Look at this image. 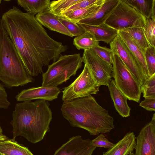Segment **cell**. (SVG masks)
Instances as JSON below:
<instances>
[{
	"instance_id": "f546056e",
	"label": "cell",
	"mask_w": 155,
	"mask_h": 155,
	"mask_svg": "<svg viewBox=\"0 0 155 155\" xmlns=\"http://www.w3.org/2000/svg\"><path fill=\"white\" fill-rule=\"evenodd\" d=\"M58 16L59 20L74 36H77L82 34L85 32L77 23L68 20L61 16Z\"/></svg>"
},
{
	"instance_id": "484cf974",
	"label": "cell",
	"mask_w": 155,
	"mask_h": 155,
	"mask_svg": "<svg viewBox=\"0 0 155 155\" xmlns=\"http://www.w3.org/2000/svg\"><path fill=\"white\" fill-rule=\"evenodd\" d=\"M79 0H59L51 2L49 11L58 16H60L63 12Z\"/></svg>"
},
{
	"instance_id": "2e32d148",
	"label": "cell",
	"mask_w": 155,
	"mask_h": 155,
	"mask_svg": "<svg viewBox=\"0 0 155 155\" xmlns=\"http://www.w3.org/2000/svg\"><path fill=\"white\" fill-rule=\"evenodd\" d=\"M35 17L40 24L49 30L70 37H74L59 20L58 16L49 10L38 13Z\"/></svg>"
},
{
	"instance_id": "ab89813d",
	"label": "cell",
	"mask_w": 155,
	"mask_h": 155,
	"mask_svg": "<svg viewBox=\"0 0 155 155\" xmlns=\"http://www.w3.org/2000/svg\"><path fill=\"white\" fill-rule=\"evenodd\" d=\"M0 155H3V154H2L0 153Z\"/></svg>"
},
{
	"instance_id": "30bf717a",
	"label": "cell",
	"mask_w": 155,
	"mask_h": 155,
	"mask_svg": "<svg viewBox=\"0 0 155 155\" xmlns=\"http://www.w3.org/2000/svg\"><path fill=\"white\" fill-rule=\"evenodd\" d=\"M113 54L116 55L129 70L140 86L145 80L141 69L137 60L121 38L117 35L110 43Z\"/></svg>"
},
{
	"instance_id": "d590c367",
	"label": "cell",
	"mask_w": 155,
	"mask_h": 155,
	"mask_svg": "<svg viewBox=\"0 0 155 155\" xmlns=\"http://www.w3.org/2000/svg\"><path fill=\"white\" fill-rule=\"evenodd\" d=\"M7 139V137L3 134L0 135V142L5 140Z\"/></svg>"
},
{
	"instance_id": "d4e9b609",
	"label": "cell",
	"mask_w": 155,
	"mask_h": 155,
	"mask_svg": "<svg viewBox=\"0 0 155 155\" xmlns=\"http://www.w3.org/2000/svg\"><path fill=\"white\" fill-rule=\"evenodd\" d=\"M121 31L126 33L134 40L144 54L145 50L150 45L146 38L143 28L133 27Z\"/></svg>"
},
{
	"instance_id": "e0dca14e",
	"label": "cell",
	"mask_w": 155,
	"mask_h": 155,
	"mask_svg": "<svg viewBox=\"0 0 155 155\" xmlns=\"http://www.w3.org/2000/svg\"><path fill=\"white\" fill-rule=\"evenodd\" d=\"M136 137L133 132L128 133L103 155H127L133 152L136 146Z\"/></svg>"
},
{
	"instance_id": "8992f818",
	"label": "cell",
	"mask_w": 155,
	"mask_h": 155,
	"mask_svg": "<svg viewBox=\"0 0 155 155\" xmlns=\"http://www.w3.org/2000/svg\"><path fill=\"white\" fill-rule=\"evenodd\" d=\"M112 77L118 88L127 99L137 102L141 95L140 86L119 58L114 54Z\"/></svg>"
},
{
	"instance_id": "5b68a950",
	"label": "cell",
	"mask_w": 155,
	"mask_h": 155,
	"mask_svg": "<svg viewBox=\"0 0 155 155\" xmlns=\"http://www.w3.org/2000/svg\"><path fill=\"white\" fill-rule=\"evenodd\" d=\"M83 62L80 54H61L58 59L48 66L42 73V86L57 87L76 74Z\"/></svg>"
},
{
	"instance_id": "6da1fadb",
	"label": "cell",
	"mask_w": 155,
	"mask_h": 155,
	"mask_svg": "<svg viewBox=\"0 0 155 155\" xmlns=\"http://www.w3.org/2000/svg\"><path fill=\"white\" fill-rule=\"evenodd\" d=\"M9 38L30 75L43 73V68L56 61L67 46L49 36L35 15L15 6L1 19Z\"/></svg>"
},
{
	"instance_id": "cb8c5ba5",
	"label": "cell",
	"mask_w": 155,
	"mask_h": 155,
	"mask_svg": "<svg viewBox=\"0 0 155 155\" xmlns=\"http://www.w3.org/2000/svg\"><path fill=\"white\" fill-rule=\"evenodd\" d=\"M73 44L78 50H89L99 45V42L96 40L90 33L85 31L83 34L75 37Z\"/></svg>"
},
{
	"instance_id": "603a6c76",
	"label": "cell",
	"mask_w": 155,
	"mask_h": 155,
	"mask_svg": "<svg viewBox=\"0 0 155 155\" xmlns=\"http://www.w3.org/2000/svg\"><path fill=\"white\" fill-rule=\"evenodd\" d=\"M104 0L101 3L75 10L67 15L61 16L75 23H78L81 20L88 17L98 10Z\"/></svg>"
},
{
	"instance_id": "836d02e7",
	"label": "cell",
	"mask_w": 155,
	"mask_h": 155,
	"mask_svg": "<svg viewBox=\"0 0 155 155\" xmlns=\"http://www.w3.org/2000/svg\"><path fill=\"white\" fill-rule=\"evenodd\" d=\"M10 105L3 85L0 84V108L7 109Z\"/></svg>"
},
{
	"instance_id": "9c48e42d",
	"label": "cell",
	"mask_w": 155,
	"mask_h": 155,
	"mask_svg": "<svg viewBox=\"0 0 155 155\" xmlns=\"http://www.w3.org/2000/svg\"><path fill=\"white\" fill-rule=\"evenodd\" d=\"M82 58L97 84L99 86H108L112 77V65L102 59L91 49L84 50Z\"/></svg>"
},
{
	"instance_id": "7402d4cb",
	"label": "cell",
	"mask_w": 155,
	"mask_h": 155,
	"mask_svg": "<svg viewBox=\"0 0 155 155\" xmlns=\"http://www.w3.org/2000/svg\"><path fill=\"white\" fill-rule=\"evenodd\" d=\"M50 0H18V5L27 12L35 15L49 10Z\"/></svg>"
},
{
	"instance_id": "ac0fdd59",
	"label": "cell",
	"mask_w": 155,
	"mask_h": 155,
	"mask_svg": "<svg viewBox=\"0 0 155 155\" xmlns=\"http://www.w3.org/2000/svg\"><path fill=\"white\" fill-rule=\"evenodd\" d=\"M108 87L116 110L123 117L129 116L131 109L127 104V98L117 87L114 80L111 79Z\"/></svg>"
},
{
	"instance_id": "ba28073f",
	"label": "cell",
	"mask_w": 155,
	"mask_h": 155,
	"mask_svg": "<svg viewBox=\"0 0 155 155\" xmlns=\"http://www.w3.org/2000/svg\"><path fill=\"white\" fill-rule=\"evenodd\" d=\"M98 86L93 78L87 65L84 64L82 72L69 85L64 88L62 100L64 102L96 94L99 91Z\"/></svg>"
},
{
	"instance_id": "d6a6232c",
	"label": "cell",
	"mask_w": 155,
	"mask_h": 155,
	"mask_svg": "<svg viewBox=\"0 0 155 155\" xmlns=\"http://www.w3.org/2000/svg\"><path fill=\"white\" fill-rule=\"evenodd\" d=\"M92 145L96 147H99L110 149L115 145L105 137L103 134H101L95 138L91 140Z\"/></svg>"
},
{
	"instance_id": "f35d334b",
	"label": "cell",
	"mask_w": 155,
	"mask_h": 155,
	"mask_svg": "<svg viewBox=\"0 0 155 155\" xmlns=\"http://www.w3.org/2000/svg\"><path fill=\"white\" fill-rule=\"evenodd\" d=\"M1 1H2L1 0H0V5L1 3Z\"/></svg>"
},
{
	"instance_id": "7a4b0ae2",
	"label": "cell",
	"mask_w": 155,
	"mask_h": 155,
	"mask_svg": "<svg viewBox=\"0 0 155 155\" xmlns=\"http://www.w3.org/2000/svg\"><path fill=\"white\" fill-rule=\"evenodd\" d=\"M61 110L72 126L86 130L91 135L107 133L114 128L113 117L91 95L64 102Z\"/></svg>"
},
{
	"instance_id": "4316f807",
	"label": "cell",
	"mask_w": 155,
	"mask_h": 155,
	"mask_svg": "<svg viewBox=\"0 0 155 155\" xmlns=\"http://www.w3.org/2000/svg\"><path fill=\"white\" fill-rule=\"evenodd\" d=\"M143 29L149 45L155 47V17L146 19Z\"/></svg>"
},
{
	"instance_id": "1f68e13d",
	"label": "cell",
	"mask_w": 155,
	"mask_h": 155,
	"mask_svg": "<svg viewBox=\"0 0 155 155\" xmlns=\"http://www.w3.org/2000/svg\"><path fill=\"white\" fill-rule=\"evenodd\" d=\"M91 49L102 59L112 64L113 54L110 48L98 45Z\"/></svg>"
},
{
	"instance_id": "d6986e66",
	"label": "cell",
	"mask_w": 155,
	"mask_h": 155,
	"mask_svg": "<svg viewBox=\"0 0 155 155\" xmlns=\"http://www.w3.org/2000/svg\"><path fill=\"white\" fill-rule=\"evenodd\" d=\"M118 35L122 39L139 64L145 80L149 77L143 53L134 40L126 33L118 31Z\"/></svg>"
},
{
	"instance_id": "8d00e7d4",
	"label": "cell",
	"mask_w": 155,
	"mask_h": 155,
	"mask_svg": "<svg viewBox=\"0 0 155 155\" xmlns=\"http://www.w3.org/2000/svg\"><path fill=\"white\" fill-rule=\"evenodd\" d=\"M3 132V130L1 127L0 126V135H2Z\"/></svg>"
},
{
	"instance_id": "ffe728a7",
	"label": "cell",
	"mask_w": 155,
	"mask_h": 155,
	"mask_svg": "<svg viewBox=\"0 0 155 155\" xmlns=\"http://www.w3.org/2000/svg\"><path fill=\"white\" fill-rule=\"evenodd\" d=\"M0 153L3 155H34L27 147L13 139L0 142Z\"/></svg>"
},
{
	"instance_id": "f1b7e54d",
	"label": "cell",
	"mask_w": 155,
	"mask_h": 155,
	"mask_svg": "<svg viewBox=\"0 0 155 155\" xmlns=\"http://www.w3.org/2000/svg\"><path fill=\"white\" fill-rule=\"evenodd\" d=\"M144 98L155 97V74L145 80L140 87Z\"/></svg>"
},
{
	"instance_id": "4dcf8cb0",
	"label": "cell",
	"mask_w": 155,
	"mask_h": 155,
	"mask_svg": "<svg viewBox=\"0 0 155 155\" xmlns=\"http://www.w3.org/2000/svg\"><path fill=\"white\" fill-rule=\"evenodd\" d=\"M104 1V0H79L78 2L67 9L60 16H64L75 10L101 3Z\"/></svg>"
},
{
	"instance_id": "277c9868",
	"label": "cell",
	"mask_w": 155,
	"mask_h": 155,
	"mask_svg": "<svg viewBox=\"0 0 155 155\" xmlns=\"http://www.w3.org/2000/svg\"><path fill=\"white\" fill-rule=\"evenodd\" d=\"M0 81L7 87L33 81L0 20Z\"/></svg>"
},
{
	"instance_id": "3957f363",
	"label": "cell",
	"mask_w": 155,
	"mask_h": 155,
	"mask_svg": "<svg viewBox=\"0 0 155 155\" xmlns=\"http://www.w3.org/2000/svg\"><path fill=\"white\" fill-rule=\"evenodd\" d=\"M12 117L13 139L22 136L33 143L43 139L52 118L48 102L40 99L17 104Z\"/></svg>"
},
{
	"instance_id": "5bb4252c",
	"label": "cell",
	"mask_w": 155,
	"mask_h": 155,
	"mask_svg": "<svg viewBox=\"0 0 155 155\" xmlns=\"http://www.w3.org/2000/svg\"><path fill=\"white\" fill-rule=\"evenodd\" d=\"M119 1L105 0L98 10L88 17L81 20L78 23L94 26H98L105 23L118 4Z\"/></svg>"
},
{
	"instance_id": "44dd1931",
	"label": "cell",
	"mask_w": 155,
	"mask_h": 155,
	"mask_svg": "<svg viewBox=\"0 0 155 155\" xmlns=\"http://www.w3.org/2000/svg\"><path fill=\"white\" fill-rule=\"evenodd\" d=\"M146 19L155 17V0H123Z\"/></svg>"
},
{
	"instance_id": "74e56055",
	"label": "cell",
	"mask_w": 155,
	"mask_h": 155,
	"mask_svg": "<svg viewBox=\"0 0 155 155\" xmlns=\"http://www.w3.org/2000/svg\"><path fill=\"white\" fill-rule=\"evenodd\" d=\"M127 155H135V154L134 153L132 152Z\"/></svg>"
},
{
	"instance_id": "8fae6325",
	"label": "cell",
	"mask_w": 155,
	"mask_h": 155,
	"mask_svg": "<svg viewBox=\"0 0 155 155\" xmlns=\"http://www.w3.org/2000/svg\"><path fill=\"white\" fill-rule=\"evenodd\" d=\"M135 155H155V114L136 137Z\"/></svg>"
},
{
	"instance_id": "52a82bcc",
	"label": "cell",
	"mask_w": 155,
	"mask_h": 155,
	"mask_svg": "<svg viewBox=\"0 0 155 155\" xmlns=\"http://www.w3.org/2000/svg\"><path fill=\"white\" fill-rule=\"evenodd\" d=\"M146 19L123 0H120L105 23L118 31H121L133 27L143 28Z\"/></svg>"
},
{
	"instance_id": "e575fe53",
	"label": "cell",
	"mask_w": 155,
	"mask_h": 155,
	"mask_svg": "<svg viewBox=\"0 0 155 155\" xmlns=\"http://www.w3.org/2000/svg\"><path fill=\"white\" fill-rule=\"evenodd\" d=\"M139 106L147 110L150 111H155V97H147L141 101Z\"/></svg>"
},
{
	"instance_id": "83f0119b",
	"label": "cell",
	"mask_w": 155,
	"mask_h": 155,
	"mask_svg": "<svg viewBox=\"0 0 155 155\" xmlns=\"http://www.w3.org/2000/svg\"><path fill=\"white\" fill-rule=\"evenodd\" d=\"M144 55L150 77L155 74V47L150 45L145 50Z\"/></svg>"
},
{
	"instance_id": "9a60e30c",
	"label": "cell",
	"mask_w": 155,
	"mask_h": 155,
	"mask_svg": "<svg viewBox=\"0 0 155 155\" xmlns=\"http://www.w3.org/2000/svg\"><path fill=\"white\" fill-rule=\"evenodd\" d=\"M85 31L91 33L97 41L110 44L118 35V31L105 23L94 26L77 23Z\"/></svg>"
},
{
	"instance_id": "7c38bea8",
	"label": "cell",
	"mask_w": 155,
	"mask_h": 155,
	"mask_svg": "<svg viewBox=\"0 0 155 155\" xmlns=\"http://www.w3.org/2000/svg\"><path fill=\"white\" fill-rule=\"evenodd\" d=\"M96 148L92 145L91 140L76 135L70 138L53 155H92Z\"/></svg>"
},
{
	"instance_id": "4fadbf2b",
	"label": "cell",
	"mask_w": 155,
	"mask_h": 155,
	"mask_svg": "<svg viewBox=\"0 0 155 155\" xmlns=\"http://www.w3.org/2000/svg\"><path fill=\"white\" fill-rule=\"evenodd\" d=\"M60 93L57 87L41 86L24 89L18 94L15 98L18 101H31L40 99L46 101H52L57 99Z\"/></svg>"
}]
</instances>
